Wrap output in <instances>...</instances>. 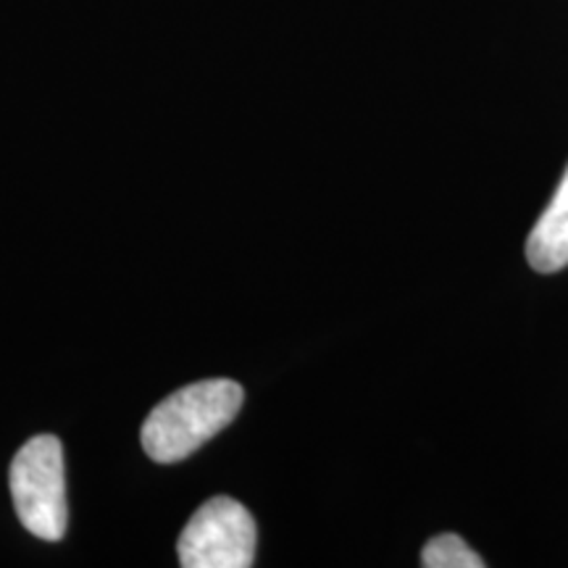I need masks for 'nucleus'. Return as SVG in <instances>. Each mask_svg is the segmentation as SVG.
Wrapping results in <instances>:
<instances>
[{
	"instance_id": "nucleus-1",
	"label": "nucleus",
	"mask_w": 568,
	"mask_h": 568,
	"mask_svg": "<svg viewBox=\"0 0 568 568\" xmlns=\"http://www.w3.org/2000/svg\"><path fill=\"white\" fill-rule=\"evenodd\" d=\"M243 400V387L232 379H205L176 389L142 424V447L155 464H176L232 424Z\"/></svg>"
},
{
	"instance_id": "nucleus-2",
	"label": "nucleus",
	"mask_w": 568,
	"mask_h": 568,
	"mask_svg": "<svg viewBox=\"0 0 568 568\" xmlns=\"http://www.w3.org/2000/svg\"><path fill=\"white\" fill-rule=\"evenodd\" d=\"M9 485L17 516L30 535L59 542L67 535V481L59 437H32L11 460Z\"/></svg>"
},
{
	"instance_id": "nucleus-3",
	"label": "nucleus",
	"mask_w": 568,
	"mask_h": 568,
	"mask_svg": "<svg viewBox=\"0 0 568 568\" xmlns=\"http://www.w3.org/2000/svg\"><path fill=\"white\" fill-rule=\"evenodd\" d=\"M184 568H247L255 560V521L243 503L211 497L195 510L180 542Z\"/></svg>"
},
{
	"instance_id": "nucleus-4",
	"label": "nucleus",
	"mask_w": 568,
	"mask_h": 568,
	"mask_svg": "<svg viewBox=\"0 0 568 568\" xmlns=\"http://www.w3.org/2000/svg\"><path fill=\"white\" fill-rule=\"evenodd\" d=\"M527 258L542 274L560 272L568 266V169L550 205L529 234Z\"/></svg>"
},
{
	"instance_id": "nucleus-5",
	"label": "nucleus",
	"mask_w": 568,
	"mask_h": 568,
	"mask_svg": "<svg viewBox=\"0 0 568 568\" xmlns=\"http://www.w3.org/2000/svg\"><path fill=\"white\" fill-rule=\"evenodd\" d=\"M422 564L426 568H481V560L458 535H437L424 545Z\"/></svg>"
}]
</instances>
